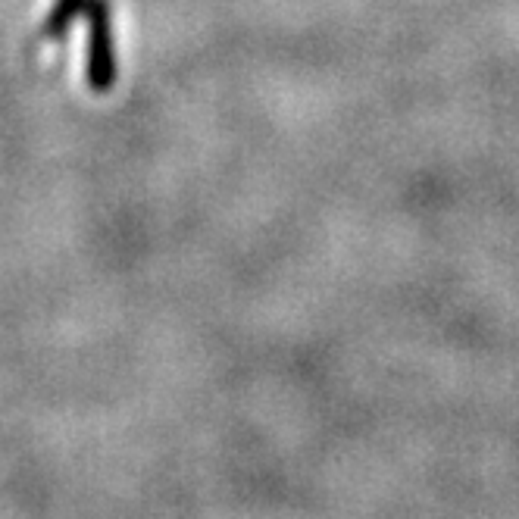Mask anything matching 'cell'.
Here are the masks:
<instances>
[{
    "mask_svg": "<svg viewBox=\"0 0 519 519\" xmlns=\"http://www.w3.org/2000/svg\"><path fill=\"white\" fill-rule=\"evenodd\" d=\"M88 13L91 22V54H88V82L94 91H107L116 82L113 38H110V7L107 0H72Z\"/></svg>",
    "mask_w": 519,
    "mask_h": 519,
    "instance_id": "cell-1",
    "label": "cell"
}]
</instances>
